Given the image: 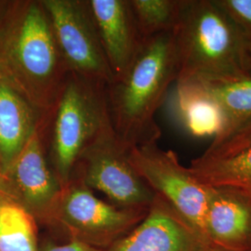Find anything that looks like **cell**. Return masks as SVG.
Returning a JSON list of instances; mask_svg holds the SVG:
<instances>
[{
    "label": "cell",
    "instance_id": "3",
    "mask_svg": "<svg viewBox=\"0 0 251 251\" xmlns=\"http://www.w3.org/2000/svg\"><path fill=\"white\" fill-rule=\"evenodd\" d=\"M176 81L211 82L249 75L251 44L216 0H180L173 32Z\"/></svg>",
    "mask_w": 251,
    "mask_h": 251
},
{
    "label": "cell",
    "instance_id": "1",
    "mask_svg": "<svg viewBox=\"0 0 251 251\" xmlns=\"http://www.w3.org/2000/svg\"><path fill=\"white\" fill-rule=\"evenodd\" d=\"M0 65L38 111L53 109L69 71L41 0L14 1L0 32Z\"/></svg>",
    "mask_w": 251,
    "mask_h": 251
},
{
    "label": "cell",
    "instance_id": "13",
    "mask_svg": "<svg viewBox=\"0 0 251 251\" xmlns=\"http://www.w3.org/2000/svg\"><path fill=\"white\" fill-rule=\"evenodd\" d=\"M42 114L5 77L0 82V173L4 176L34 133Z\"/></svg>",
    "mask_w": 251,
    "mask_h": 251
},
{
    "label": "cell",
    "instance_id": "11",
    "mask_svg": "<svg viewBox=\"0 0 251 251\" xmlns=\"http://www.w3.org/2000/svg\"><path fill=\"white\" fill-rule=\"evenodd\" d=\"M88 2L100 44L117 80L127 71L144 41L136 26L129 0Z\"/></svg>",
    "mask_w": 251,
    "mask_h": 251
},
{
    "label": "cell",
    "instance_id": "26",
    "mask_svg": "<svg viewBox=\"0 0 251 251\" xmlns=\"http://www.w3.org/2000/svg\"><path fill=\"white\" fill-rule=\"evenodd\" d=\"M222 251V250H219V249H213L212 251Z\"/></svg>",
    "mask_w": 251,
    "mask_h": 251
},
{
    "label": "cell",
    "instance_id": "5",
    "mask_svg": "<svg viewBox=\"0 0 251 251\" xmlns=\"http://www.w3.org/2000/svg\"><path fill=\"white\" fill-rule=\"evenodd\" d=\"M128 152L110 121L81 152L72 179L101 192L116 206L148 208L155 194L135 171Z\"/></svg>",
    "mask_w": 251,
    "mask_h": 251
},
{
    "label": "cell",
    "instance_id": "20",
    "mask_svg": "<svg viewBox=\"0 0 251 251\" xmlns=\"http://www.w3.org/2000/svg\"><path fill=\"white\" fill-rule=\"evenodd\" d=\"M251 44V0H216Z\"/></svg>",
    "mask_w": 251,
    "mask_h": 251
},
{
    "label": "cell",
    "instance_id": "15",
    "mask_svg": "<svg viewBox=\"0 0 251 251\" xmlns=\"http://www.w3.org/2000/svg\"><path fill=\"white\" fill-rule=\"evenodd\" d=\"M189 171L211 188H227L251 198V147L225 158L193 159Z\"/></svg>",
    "mask_w": 251,
    "mask_h": 251
},
{
    "label": "cell",
    "instance_id": "27",
    "mask_svg": "<svg viewBox=\"0 0 251 251\" xmlns=\"http://www.w3.org/2000/svg\"></svg>",
    "mask_w": 251,
    "mask_h": 251
},
{
    "label": "cell",
    "instance_id": "9",
    "mask_svg": "<svg viewBox=\"0 0 251 251\" xmlns=\"http://www.w3.org/2000/svg\"><path fill=\"white\" fill-rule=\"evenodd\" d=\"M50 111L40 117L34 133L5 175L19 202L36 221L53 223L63 193L49 156L48 133Z\"/></svg>",
    "mask_w": 251,
    "mask_h": 251
},
{
    "label": "cell",
    "instance_id": "10",
    "mask_svg": "<svg viewBox=\"0 0 251 251\" xmlns=\"http://www.w3.org/2000/svg\"><path fill=\"white\" fill-rule=\"evenodd\" d=\"M205 236L155 195L143 221L106 251H211Z\"/></svg>",
    "mask_w": 251,
    "mask_h": 251
},
{
    "label": "cell",
    "instance_id": "12",
    "mask_svg": "<svg viewBox=\"0 0 251 251\" xmlns=\"http://www.w3.org/2000/svg\"><path fill=\"white\" fill-rule=\"evenodd\" d=\"M204 234L225 251H251V198L227 188H211Z\"/></svg>",
    "mask_w": 251,
    "mask_h": 251
},
{
    "label": "cell",
    "instance_id": "22",
    "mask_svg": "<svg viewBox=\"0 0 251 251\" xmlns=\"http://www.w3.org/2000/svg\"><path fill=\"white\" fill-rule=\"evenodd\" d=\"M0 198H12L18 200L11 183L9 182L8 178L2 173H0Z\"/></svg>",
    "mask_w": 251,
    "mask_h": 251
},
{
    "label": "cell",
    "instance_id": "21",
    "mask_svg": "<svg viewBox=\"0 0 251 251\" xmlns=\"http://www.w3.org/2000/svg\"><path fill=\"white\" fill-rule=\"evenodd\" d=\"M106 251L98 249L95 247H92L90 245H87L85 243L79 242L76 240H72L70 242L63 244V245H46L42 249V251Z\"/></svg>",
    "mask_w": 251,
    "mask_h": 251
},
{
    "label": "cell",
    "instance_id": "19",
    "mask_svg": "<svg viewBox=\"0 0 251 251\" xmlns=\"http://www.w3.org/2000/svg\"><path fill=\"white\" fill-rule=\"evenodd\" d=\"M251 147V121L241 126L233 134L220 142H212L205 152L204 158H225Z\"/></svg>",
    "mask_w": 251,
    "mask_h": 251
},
{
    "label": "cell",
    "instance_id": "4",
    "mask_svg": "<svg viewBox=\"0 0 251 251\" xmlns=\"http://www.w3.org/2000/svg\"><path fill=\"white\" fill-rule=\"evenodd\" d=\"M106 84L69 73L53 109L48 133L49 156L64 189L81 152L110 122Z\"/></svg>",
    "mask_w": 251,
    "mask_h": 251
},
{
    "label": "cell",
    "instance_id": "6",
    "mask_svg": "<svg viewBox=\"0 0 251 251\" xmlns=\"http://www.w3.org/2000/svg\"><path fill=\"white\" fill-rule=\"evenodd\" d=\"M128 158L152 192L205 236L204 223L211 187L201 183L188 167L182 166L176 152L163 149L157 143L131 148Z\"/></svg>",
    "mask_w": 251,
    "mask_h": 251
},
{
    "label": "cell",
    "instance_id": "8",
    "mask_svg": "<svg viewBox=\"0 0 251 251\" xmlns=\"http://www.w3.org/2000/svg\"><path fill=\"white\" fill-rule=\"evenodd\" d=\"M69 73L106 85L115 80L88 0H41Z\"/></svg>",
    "mask_w": 251,
    "mask_h": 251
},
{
    "label": "cell",
    "instance_id": "24",
    "mask_svg": "<svg viewBox=\"0 0 251 251\" xmlns=\"http://www.w3.org/2000/svg\"><path fill=\"white\" fill-rule=\"evenodd\" d=\"M247 69H248V74L251 76V48L249 51V57H248V64H247Z\"/></svg>",
    "mask_w": 251,
    "mask_h": 251
},
{
    "label": "cell",
    "instance_id": "7",
    "mask_svg": "<svg viewBox=\"0 0 251 251\" xmlns=\"http://www.w3.org/2000/svg\"><path fill=\"white\" fill-rule=\"evenodd\" d=\"M148 208L111 205L97 198L79 180L72 179L63 189L53 223L64 227L72 240L102 250L110 248L139 225Z\"/></svg>",
    "mask_w": 251,
    "mask_h": 251
},
{
    "label": "cell",
    "instance_id": "16",
    "mask_svg": "<svg viewBox=\"0 0 251 251\" xmlns=\"http://www.w3.org/2000/svg\"><path fill=\"white\" fill-rule=\"evenodd\" d=\"M214 99L224 116V127L212 142H220L251 121V76L199 82Z\"/></svg>",
    "mask_w": 251,
    "mask_h": 251
},
{
    "label": "cell",
    "instance_id": "18",
    "mask_svg": "<svg viewBox=\"0 0 251 251\" xmlns=\"http://www.w3.org/2000/svg\"><path fill=\"white\" fill-rule=\"evenodd\" d=\"M129 5L143 40L173 32L177 25L180 0H129Z\"/></svg>",
    "mask_w": 251,
    "mask_h": 251
},
{
    "label": "cell",
    "instance_id": "25",
    "mask_svg": "<svg viewBox=\"0 0 251 251\" xmlns=\"http://www.w3.org/2000/svg\"><path fill=\"white\" fill-rule=\"evenodd\" d=\"M4 77H5V75H4V73H3V70H2L1 65H0V82L4 79Z\"/></svg>",
    "mask_w": 251,
    "mask_h": 251
},
{
    "label": "cell",
    "instance_id": "23",
    "mask_svg": "<svg viewBox=\"0 0 251 251\" xmlns=\"http://www.w3.org/2000/svg\"><path fill=\"white\" fill-rule=\"evenodd\" d=\"M14 1L0 0V32L5 25V22L9 16V11L13 6Z\"/></svg>",
    "mask_w": 251,
    "mask_h": 251
},
{
    "label": "cell",
    "instance_id": "17",
    "mask_svg": "<svg viewBox=\"0 0 251 251\" xmlns=\"http://www.w3.org/2000/svg\"><path fill=\"white\" fill-rule=\"evenodd\" d=\"M0 251H39L36 220L16 199L0 198Z\"/></svg>",
    "mask_w": 251,
    "mask_h": 251
},
{
    "label": "cell",
    "instance_id": "14",
    "mask_svg": "<svg viewBox=\"0 0 251 251\" xmlns=\"http://www.w3.org/2000/svg\"><path fill=\"white\" fill-rule=\"evenodd\" d=\"M169 97L171 116L188 134L196 138L220 134L224 116L218 103L197 81H176Z\"/></svg>",
    "mask_w": 251,
    "mask_h": 251
},
{
    "label": "cell",
    "instance_id": "2",
    "mask_svg": "<svg viewBox=\"0 0 251 251\" xmlns=\"http://www.w3.org/2000/svg\"><path fill=\"white\" fill-rule=\"evenodd\" d=\"M178 72L173 34L163 33L144 39L125 75L106 86L110 120L127 149L160 139L154 117Z\"/></svg>",
    "mask_w": 251,
    "mask_h": 251
}]
</instances>
